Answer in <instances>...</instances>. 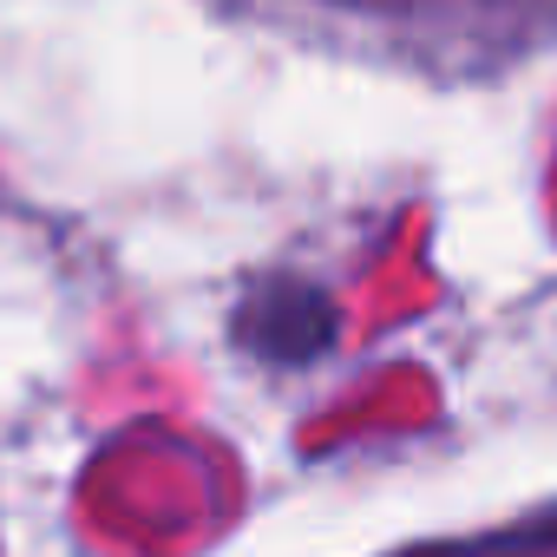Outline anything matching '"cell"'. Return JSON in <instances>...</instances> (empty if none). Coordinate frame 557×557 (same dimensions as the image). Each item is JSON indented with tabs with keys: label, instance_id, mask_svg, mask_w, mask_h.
I'll list each match as a JSON object with an SVG mask.
<instances>
[{
	"label": "cell",
	"instance_id": "1",
	"mask_svg": "<svg viewBox=\"0 0 557 557\" xmlns=\"http://www.w3.org/2000/svg\"><path fill=\"white\" fill-rule=\"evenodd\" d=\"M329 335H335V309L302 283H275L243 309V342L269 361H309L329 348Z\"/></svg>",
	"mask_w": 557,
	"mask_h": 557
}]
</instances>
